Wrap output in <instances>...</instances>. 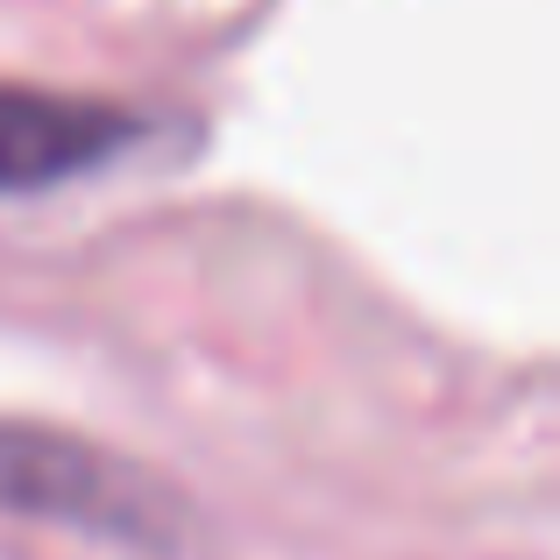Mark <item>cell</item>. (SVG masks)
Listing matches in <instances>:
<instances>
[{
  "mask_svg": "<svg viewBox=\"0 0 560 560\" xmlns=\"http://www.w3.org/2000/svg\"><path fill=\"white\" fill-rule=\"evenodd\" d=\"M0 511L107 539H142V547L171 539L178 525L164 482L128 468L121 454H100L85 440L43 433V425H0Z\"/></svg>",
  "mask_w": 560,
  "mask_h": 560,
  "instance_id": "obj_1",
  "label": "cell"
},
{
  "mask_svg": "<svg viewBox=\"0 0 560 560\" xmlns=\"http://www.w3.org/2000/svg\"><path fill=\"white\" fill-rule=\"evenodd\" d=\"M136 136H142V121L121 114V107L0 85V191L65 185V178H79V171L107 164L114 150H128Z\"/></svg>",
  "mask_w": 560,
  "mask_h": 560,
  "instance_id": "obj_2",
  "label": "cell"
}]
</instances>
